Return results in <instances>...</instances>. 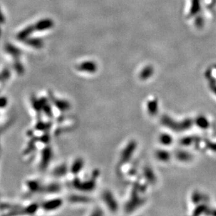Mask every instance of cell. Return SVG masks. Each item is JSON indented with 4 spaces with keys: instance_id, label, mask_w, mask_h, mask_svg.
Masks as SVG:
<instances>
[{
    "instance_id": "277c9868",
    "label": "cell",
    "mask_w": 216,
    "mask_h": 216,
    "mask_svg": "<svg viewBox=\"0 0 216 216\" xmlns=\"http://www.w3.org/2000/svg\"><path fill=\"white\" fill-rule=\"evenodd\" d=\"M26 44L32 47L40 48L43 46V41L39 39H28L25 40Z\"/></svg>"
},
{
    "instance_id": "8992f818",
    "label": "cell",
    "mask_w": 216,
    "mask_h": 216,
    "mask_svg": "<svg viewBox=\"0 0 216 216\" xmlns=\"http://www.w3.org/2000/svg\"><path fill=\"white\" fill-rule=\"evenodd\" d=\"M158 158L162 160H168L169 158V154L166 152H163V151H160V152H159L158 154Z\"/></svg>"
},
{
    "instance_id": "52a82bcc",
    "label": "cell",
    "mask_w": 216,
    "mask_h": 216,
    "mask_svg": "<svg viewBox=\"0 0 216 216\" xmlns=\"http://www.w3.org/2000/svg\"><path fill=\"white\" fill-rule=\"evenodd\" d=\"M161 141L164 144H169L171 141V139L168 135H164V136H162Z\"/></svg>"
},
{
    "instance_id": "ba28073f",
    "label": "cell",
    "mask_w": 216,
    "mask_h": 216,
    "mask_svg": "<svg viewBox=\"0 0 216 216\" xmlns=\"http://www.w3.org/2000/svg\"><path fill=\"white\" fill-rule=\"evenodd\" d=\"M179 158L180 159V160H188L189 158H190V155L185 153H180L179 155Z\"/></svg>"
},
{
    "instance_id": "5b68a950",
    "label": "cell",
    "mask_w": 216,
    "mask_h": 216,
    "mask_svg": "<svg viewBox=\"0 0 216 216\" xmlns=\"http://www.w3.org/2000/svg\"><path fill=\"white\" fill-rule=\"evenodd\" d=\"M6 48L7 52L10 53L11 54H12V55H19V53H20V50H19L17 48L14 47V46H13V45H12L7 44Z\"/></svg>"
},
{
    "instance_id": "6da1fadb",
    "label": "cell",
    "mask_w": 216,
    "mask_h": 216,
    "mask_svg": "<svg viewBox=\"0 0 216 216\" xmlns=\"http://www.w3.org/2000/svg\"><path fill=\"white\" fill-rule=\"evenodd\" d=\"M54 25L53 21L51 20V19H43L41 20L39 22H37L34 26L35 30L38 31H43L45 30V29H50L51 28H53V26Z\"/></svg>"
},
{
    "instance_id": "8fae6325",
    "label": "cell",
    "mask_w": 216,
    "mask_h": 216,
    "mask_svg": "<svg viewBox=\"0 0 216 216\" xmlns=\"http://www.w3.org/2000/svg\"><path fill=\"white\" fill-rule=\"evenodd\" d=\"M209 147L211 148V150L216 151V144H210Z\"/></svg>"
},
{
    "instance_id": "7a4b0ae2",
    "label": "cell",
    "mask_w": 216,
    "mask_h": 216,
    "mask_svg": "<svg viewBox=\"0 0 216 216\" xmlns=\"http://www.w3.org/2000/svg\"><path fill=\"white\" fill-rule=\"evenodd\" d=\"M34 30H35L34 25H30L25 28L23 31L20 32L18 34V39L20 40V41H25L26 39H28L29 36L33 32Z\"/></svg>"
},
{
    "instance_id": "9c48e42d",
    "label": "cell",
    "mask_w": 216,
    "mask_h": 216,
    "mask_svg": "<svg viewBox=\"0 0 216 216\" xmlns=\"http://www.w3.org/2000/svg\"><path fill=\"white\" fill-rule=\"evenodd\" d=\"M150 108L149 110H150L151 112H155L157 110V104H155V102H150V104H149Z\"/></svg>"
},
{
    "instance_id": "30bf717a",
    "label": "cell",
    "mask_w": 216,
    "mask_h": 216,
    "mask_svg": "<svg viewBox=\"0 0 216 216\" xmlns=\"http://www.w3.org/2000/svg\"><path fill=\"white\" fill-rule=\"evenodd\" d=\"M4 20H5L4 16L3 15V14H2L1 10H0V23H4Z\"/></svg>"
},
{
    "instance_id": "3957f363",
    "label": "cell",
    "mask_w": 216,
    "mask_h": 216,
    "mask_svg": "<svg viewBox=\"0 0 216 216\" xmlns=\"http://www.w3.org/2000/svg\"><path fill=\"white\" fill-rule=\"evenodd\" d=\"M78 69L85 71L94 72L95 71L97 66L93 62H85V63H83L81 64H80L79 67H78Z\"/></svg>"
}]
</instances>
